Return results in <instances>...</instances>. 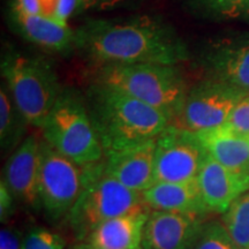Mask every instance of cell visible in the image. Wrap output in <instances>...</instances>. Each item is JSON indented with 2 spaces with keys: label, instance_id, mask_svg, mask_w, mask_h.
Masks as SVG:
<instances>
[{
  "label": "cell",
  "instance_id": "cell-3",
  "mask_svg": "<svg viewBox=\"0 0 249 249\" xmlns=\"http://www.w3.org/2000/svg\"><path fill=\"white\" fill-rule=\"evenodd\" d=\"M91 82L128 93L170 118L179 116L189 87L179 66L160 64L107 65L92 67Z\"/></svg>",
  "mask_w": 249,
  "mask_h": 249
},
{
  "label": "cell",
  "instance_id": "cell-16",
  "mask_svg": "<svg viewBox=\"0 0 249 249\" xmlns=\"http://www.w3.org/2000/svg\"><path fill=\"white\" fill-rule=\"evenodd\" d=\"M143 198L151 210L210 213L202 197L197 179L182 182H156L143 192Z\"/></svg>",
  "mask_w": 249,
  "mask_h": 249
},
{
  "label": "cell",
  "instance_id": "cell-9",
  "mask_svg": "<svg viewBox=\"0 0 249 249\" xmlns=\"http://www.w3.org/2000/svg\"><path fill=\"white\" fill-rule=\"evenodd\" d=\"M207 156L197 134L170 123L156 138L155 183L197 179Z\"/></svg>",
  "mask_w": 249,
  "mask_h": 249
},
{
  "label": "cell",
  "instance_id": "cell-25",
  "mask_svg": "<svg viewBox=\"0 0 249 249\" xmlns=\"http://www.w3.org/2000/svg\"><path fill=\"white\" fill-rule=\"evenodd\" d=\"M80 13V0H46L44 15L67 22L71 15Z\"/></svg>",
  "mask_w": 249,
  "mask_h": 249
},
{
  "label": "cell",
  "instance_id": "cell-21",
  "mask_svg": "<svg viewBox=\"0 0 249 249\" xmlns=\"http://www.w3.org/2000/svg\"><path fill=\"white\" fill-rule=\"evenodd\" d=\"M192 2L213 18H235L249 13V0H192Z\"/></svg>",
  "mask_w": 249,
  "mask_h": 249
},
{
  "label": "cell",
  "instance_id": "cell-20",
  "mask_svg": "<svg viewBox=\"0 0 249 249\" xmlns=\"http://www.w3.org/2000/svg\"><path fill=\"white\" fill-rule=\"evenodd\" d=\"M222 223L239 249H249V191L232 202Z\"/></svg>",
  "mask_w": 249,
  "mask_h": 249
},
{
  "label": "cell",
  "instance_id": "cell-26",
  "mask_svg": "<svg viewBox=\"0 0 249 249\" xmlns=\"http://www.w3.org/2000/svg\"><path fill=\"white\" fill-rule=\"evenodd\" d=\"M15 202H17V198L9 191L4 180L1 179V182H0V219H1V223L7 222L14 213Z\"/></svg>",
  "mask_w": 249,
  "mask_h": 249
},
{
  "label": "cell",
  "instance_id": "cell-24",
  "mask_svg": "<svg viewBox=\"0 0 249 249\" xmlns=\"http://www.w3.org/2000/svg\"><path fill=\"white\" fill-rule=\"evenodd\" d=\"M225 126L242 136H249V92L233 108Z\"/></svg>",
  "mask_w": 249,
  "mask_h": 249
},
{
  "label": "cell",
  "instance_id": "cell-18",
  "mask_svg": "<svg viewBox=\"0 0 249 249\" xmlns=\"http://www.w3.org/2000/svg\"><path fill=\"white\" fill-rule=\"evenodd\" d=\"M196 134L213 160L236 173L249 176L248 138L233 132L225 124Z\"/></svg>",
  "mask_w": 249,
  "mask_h": 249
},
{
  "label": "cell",
  "instance_id": "cell-1",
  "mask_svg": "<svg viewBox=\"0 0 249 249\" xmlns=\"http://www.w3.org/2000/svg\"><path fill=\"white\" fill-rule=\"evenodd\" d=\"M75 51L92 65L160 64L179 66L188 50L169 23L152 17L89 18L75 29Z\"/></svg>",
  "mask_w": 249,
  "mask_h": 249
},
{
  "label": "cell",
  "instance_id": "cell-17",
  "mask_svg": "<svg viewBox=\"0 0 249 249\" xmlns=\"http://www.w3.org/2000/svg\"><path fill=\"white\" fill-rule=\"evenodd\" d=\"M150 211H136L108 219L96 227L86 241L102 249H143V231Z\"/></svg>",
  "mask_w": 249,
  "mask_h": 249
},
{
  "label": "cell",
  "instance_id": "cell-27",
  "mask_svg": "<svg viewBox=\"0 0 249 249\" xmlns=\"http://www.w3.org/2000/svg\"><path fill=\"white\" fill-rule=\"evenodd\" d=\"M132 0H80V12H102L116 9Z\"/></svg>",
  "mask_w": 249,
  "mask_h": 249
},
{
  "label": "cell",
  "instance_id": "cell-11",
  "mask_svg": "<svg viewBox=\"0 0 249 249\" xmlns=\"http://www.w3.org/2000/svg\"><path fill=\"white\" fill-rule=\"evenodd\" d=\"M40 139L30 134L9 155L4 166V180L18 202L33 210L42 208L39 200Z\"/></svg>",
  "mask_w": 249,
  "mask_h": 249
},
{
  "label": "cell",
  "instance_id": "cell-22",
  "mask_svg": "<svg viewBox=\"0 0 249 249\" xmlns=\"http://www.w3.org/2000/svg\"><path fill=\"white\" fill-rule=\"evenodd\" d=\"M193 249H239L222 222L205 223Z\"/></svg>",
  "mask_w": 249,
  "mask_h": 249
},
{
  "label": "cell",
  "instance_id": "cell-30",
  "mask_svg": "<svg viewBox=\"0 0 249 249\" xmlns=\"http://www.w3.org/2000/svg\"><path fill=\"white\" fill-rule=\"evenodd\" d=\"M71 249H102V248L96 247V246L89 244V242H87V241H81L80 244L74 246Z\"/></svg>",
  "mask_w": 249,
  "mask_h": 249
},
{
  "label": "cell",
  "instance_id": "cell-6",
  "mask_svg": "<svg viewBox=\"0 0 249 249\" xmlns=\"http://www.w3.org/2000/svg\"><path fill=\"white\" fill-rule=\"evenodd\" d=\"M43 139L80 166L104 158L85 93L64 87L42 126Z\"/></svg>",
  "mask_w": 249,
  "mask_h": 249
},
{
  "label": "cell",
  "instance_id": "cell-19",
  "mask_svg": "<svg viewBox=\"0 0 249 249\" xmlns=\"http://www.w3.org/2000/svg\"><path fill=\"white\" fill-rule=\"evenodd\" d=\"M30 126L26 117L18 107L5 85L0 87V147L2 155L12 154L27 138V127Z\"/></svg>",
  "mask_w": 249,
  "mask_h": 249
},
{
  "label": "cell",
  "instance_id": "cell-8",
  "mask_svg": "<svg viewBox=\"0 0 249 249\" xmlns=\"http://www.w3.org/2000/svg\"><path fill=\"white\" fill-rule=\"evenodd\" d=\"M247 92L223 81L207 77L187 92L179 116L172 123L198 133L223 126L240 99Z\"/></svg>",
  "mask_w": 249,
  "mask_h": 249
},
{
  "label": "cell",
  "instance_id": "cell-4",
  "mask_svg": "<svg viewBox=\"0 0 249 249\" xmlns=\"http://www.w3.org/2000/svg\"><path fill=\"white\" fill-rule=\"evenodd\" d=\"M82 169V189L67 217L80 242L86 241L96 227L108 219L150 209L143 193L128 188L107 172L104 160L85 165Z\"/></svg>",
  "mask_w": 249,
  "mask_h": 249
},
{
  "label": "cell",
  "instance_id": "cell-7",
  "mask_svg": "<svg viewBox=\"0 0 249 249\" xmlns=\"http://www.w3.org/2000/svg\"><path fill=\"white\" fill-rule=\"evenodd\" d=\"M83 185V169L40 139L39 200L51 222L67 219Z\"/></svg>",
  "mask_w": 249,
  "mask_h": 249
},
{
  "label": "cell",
  "instance_id": "cell-29",
  "mask_svg": "<svg viewBox=\"0 0 249 249\" xmlns=\"http://www.w3.org/2000/svg\"><path fill=\"white\" fill-rule=\"evenodd\" d=\"M46 0H13L12 6L29 14H43L45 12Z\"/></svg>",
  "mask_w": 249,
  "mask_h": 249
},
{
  "label": "cell",
  "instance_id": "cell-15",
  "mask_svg": "<svg viewBox=\"0 0 249 249\" xmlns=\"http://www.w3.org/2000/svg\"><path fill=\"white\" fill-rule=\"evenodd\" d=\"M208 77L249 92V39L225 40L213 45L202 60Z\"/></svg>",
  "mask_w": 249,
  "mask_h": 249
},
{
  "label": "cell",
  "instance_id": "cell-23",
  "mask_svg": "<svg viewBox=\"0 0 249 249\" xmlns=\"http://www.w3.org/2000/svg\"><path fill=\"white\" fill-rule=\"evenodd\" d=\"M22 249H66V242L58 233L36 226L23 235Z\"/></svg>",
  "mask_w": 249,
  "mask_h": 249
},
{
  "label": "cell",
  "instance_id": "cell-12",
  "mask_svg": "<svg viewBox=\"0 0 249 249\" xmlns=\"http://www.w3.org/2000/svg\"><path fill=\"white\" fill-rule=\"evenodd\" d=\"M8 18L18 35L45 51L62 55L75 51V29H71L67 22L43 14L26 13L13 6Z\"/></svg>",
  "mask_w": 249,
  "mask_h": 249
},
{
  "label": "cell",
  "instance_id": "cell-13",
  "mask_svg": "<svg viewBox=\"0 0 249 249\" xmlns=\"http://www.w3.org/2000/svg\"><path fill=\"white\" fill-rule=\"evenodd\" d=\"M156 139L104 155L107 172L133 191L143 193L155 183Z\"/></svg>",
  "mask_w": 249,
  "mask_h": 249
},
{
  "label": "cell",
  "instance_id": "cell-31",
  "mask_svg": "<svg viewBox=\"0 0 249 249\" xmlns=\"http://www.w3.org/2000/svg\"><path fill=\"white\" fill-rule=\"evenodd\" d=\"M248 141H249V136H248Z\"/></svg>",
  "mask_w": 249,
  "mask_h": 249
},
{
  "label": "cell",
  "instance_id": "cell-5",
  "mask_svg": "<svg viewBox=\"0 0 249 249\" xmlns=\"http://www.w3.org/2000/svg\"><path fill=\"white\" fill-rule=\"evenodd\" d=\"M5 85L30 126L42 128L64 88L51 61L11 50L1 57Z\"/></svg>",
  "mask_w": 249,
  "mask_h": 249
},
{
  "label": "cell",
  "instance_id": "cell-10",
  "mask_svg": "<svg viewBox=\"0 0 249 249\" xmlns=\"http://www.w3.org/2000/svg\"><path fill=\"white\" fill-rule=\"evenodd\" d=\"M205 214L151 210L143 231V249H193Z\"/></svg>",
  "mask_w": 249,
  "mask_h": 249
},
{
  "label": "cell",
  "instance_id": "cell-28",
  "mask_svg": "<svg viewBox=\"0 0 249 249\" xmlns=\"http://www.w3.org/2000/svg\"><path fill=\"white\" fill-rule=\"evenodd\" d=\"M22 239L23 235L14 229L5 227L0 232V249H22Z\"/></svg>",
  "mask_w": 249,
  "mask_h": 249
},
{
  "label": "cell",
  "instance_id": "cell-2",
  "mask_svg": "<svg viewBox=\"0 0 249 249\" xmlns=\"http://www.w3.org/2000/svg\"><path fill=\"white\" fill-rule=\"evenodd\" d=\"M85 97L104 155L155 140L171 123L163 112L113 87L90 82Z\"/></svg>",
  "mask_w": 249,
  "mask_h": 249
},
{
  "label": "cell",
  "instance_id": "cell-14",
  "mask_svg": "<svg viewBox=\"0 0 249 249\" xmlns=\"http://www.w3.org/2000/svg\"><path fill=\"white\" fill-rule=\"evenodd\" d=\"M197 183L208 210L224 213L233 201L249 191V176L227 169L208 154Z\"/></svg>",
  "mask_w": 249,
  "mask_h": 249
}]
</instances>
